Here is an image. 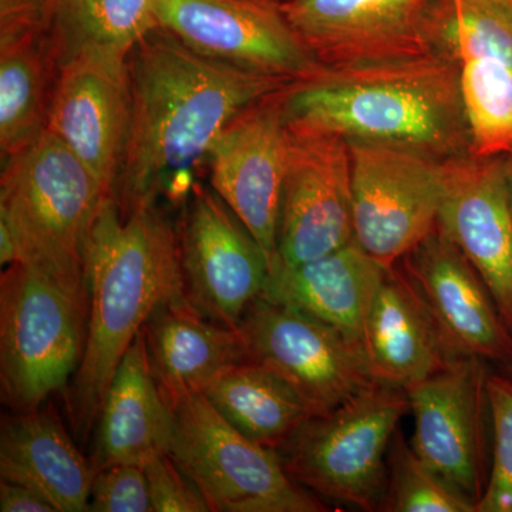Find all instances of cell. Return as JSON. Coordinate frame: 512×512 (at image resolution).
I'll list each match as a JSON object with an SVG mask.
<instances>
[{
  "instance_id": "obj_1",
  "label": "cell",
  "mask_w": 512,
  "mask_h": 512,
  "mask_svg": "<svg viewBox=\"0 0 512 512\" xmlns=\"http://www.w3.org/2000/svg\"><path fill=\"white\" fill-rule=\"evenodd\" d=\"M131 120L113 198L121 215L158 198L185 207L222 131L292 84L198 55L157 26L127 59Z\"/></svg>"
},
{
  "instance_id": "obj_2",
  "label": "cell",
  "mask_w": 512,
  "mask_h": 512,
  "mask_svg": "<svg viewBox=\"0 0 512 512\" xmlns=\"http://www.w3.org/2000/svg\"><path fill=\"white\" fill-rule=\"evenodd\" d=\"M461 66L440 53L323 66L285 87L289 127L413 148L453 160L471 156Z\"/></svg>"
},
{
  "instance_id": "obj_3",
  "label": "cell",
  "mask_w": 512,
  "mask_h": 512,
  "mask_svg": "<svg viewBox=\"0 0 512 512\" xmlns=\"http://www.w3.org/2000/svg\"><path fill=\"white\" fill-rule=\"evenodd\" d=\"M86 346L66 390L77 439H89L121 360L158 305L184 295L177 227L157 204L123 217L104 202L87 252Z\"/></svg>"
},
{
  "instance_id": "obj_4",
  "label": "cell",
  "mask_w": 512,
  "mask_h": 512,
  "mask_svg": "<svg viewBox=\"0 0 512 512\" xmlns=\"http://www.w3.org/2000/svg\"><path fill=\"white\" fill-rule=\"evenodd\" d=\"M111 195L59 138L46 131L3 161L0 221L18 261L89 298L87 252L101 207Z\"/></svg>"
},
{
  "instance_id": "obj_5",
  "label": "cell",
  "mask_w": 512,
  "mask_h": 512,
  "mask_svg": "<svg viewBox=\"0 0 512 512\" xmlns=\"http://www.w3.org/2000/svg\"><path fill=\"white\" fill-rule=\"evenodd\" d=\"M409 412L406 390L376 382L336 409L306 420L276 451L289 476L320 500L382 511L387 454Z\"/></svg>"
},
{
  "instance_id": "obj_6",
  "label": "cell",
  "mask_w": 512,
  "mask_h": 512,
  "mask_svg": "<svg viewBox=\"0 0 512 512\" xmlns=\"http://www.w3.org/2000/svg\"><path fill=\"white\" fill-rule=\"evenodd\" d=\"M89 299L15 262L0 281V386L15 413L69 386L86 346Z\"/></svg>"
},
{
  "instance_id": "obj_7",
  "label": "cell",
  "mask_w": 512,
  "mask_h": 512,
  "mask_svg": "<svg viewBox=\"0 0 512 512\" xmlns=\"http://www.w3.org/2000/svg\"><path fill=\"white\" fill-rule=\"evenodd\" d=\"M170 456L212 512H323L318 495L296 483L278 451L239 433L201 392L174 407Z\"/></svg>"
},
{
  "instance_id": "obj_8",
  "label": "cell",
  "mask_w": 512,
  "mask_h": 512,
  "mask_svg": "<svg viewBox=\"0 0 512 512\" xmlns=\"http://www.w3.org/2000/svg\"><path fill=\"white\" fill-rule=\"evenodd\" d=\"M348 143L356 242L393 268L436 229L456 158L394 144Z\"/></svg>"
},
{
  "instance_id": "obj_9",
  "label": "cell",
  "mask_w": 512,
  "mask_h": 512,
  "mask_svg": "<svg viewBox=\"0 0 512 512\" xmlns=\"http://www.w3.org/2000/svg\"><path fill=\"white\" fill-rule=\"evenodd\" d=\"M487 360L463 356L406 390L414 417L413 450L474 507L493 461Z\"/></svg>"
},
{
  "instance_id": "obj_10",
  "label": "cell",
  "mask_w": 512,
  "mask_h": 512,
  "mask_svg": "<svg viewBox=\"0 0 512 512\" xmlns=\"http://www.w3.org/2000/svg\"><path fill=\"white\" fill-rule=\"evenodd\" d=\"M247 362L271 370L311 406L336 409L376 383L362 350L328 323L261 295L238 326Z\"/></svg>"
},
{
  "instance_id": "obj_11",
  "label": "cell",
  "mask_w": 512,
  "mask_h": 512,
  "mask_svg": "<svg viewBox=\"0 0 512 512\" xmlns=\"http://www.w3.org/2000/svg\"><path fill=\"white\" fill-rule=\"evenodd\" d=\"M183 292L205 318L238 330L268 284L269 262L244 222L198 181L177 229Z\"/></svg>"
},
{
  "instance_id": "obj_12",
  "label": "cell",
  "mask_w": 512,
  "mask_h": 512,
  "mask_svg": "<svg viewBox=\"0 0 512 512\" xmlns=\"http://www.w3.org/2000/svg\"><path fill=\"white\" fill-rule=\"evenodd\" d=\"M158 26L198 55L286 82L323 64L271 0H154Z\"/></svg>"
},
{
  "instance_id": "obj_13",
  "label": "cell",
  "mask_w": 512,
  "mask_h": 512,
  "mask_svg": "<svg viewBox=\"0 0 512 512\" xmlns=\"http://www.w3.org/2000/svg\"><path fill=\"white\" fill-rule=\"evenodd\" d=\"M286 127L278 265L296 266L332 254L355 239L352 157L343 137Z\"/></svg>"
},
{
  "instance_id": "obj_14",
  "label": "cell",
  "mask_w": 512,
  "mask_h": 512,
  "mask_svg": "<svg viewBox=\"0 0 512 512\" xmlns=\"http://www.w3.org/2000/svg\"><path fill=\"white\" fill-rule=\"evenodd\" d=\"M282 90L235 117L207 163L211 187L254 235L271 272L279 262L278 222L288 156Z\"/></svg>"
},
{
  "instance_id": "obj_15",
  "label": "cell",
  "mask_w": 512,
  "mask_h": 512,
  "mask_svg": "<svg viewBox=\"0 0 512 512\" xmlns=\"http://www.w3.org/2000/svg\"><path fill=\"white\" fill-rule=\"evenodd\" d=\"M436 0H281L279 9L323 66L436 53L429 15Z\"/></svg>"
},
{
  "instance_id": "obj_16",
  "label": "cell",
  "mask_w": 512,
  "mask_h": 512,
  "mask_svg": "<svg viewBox=\"0 0 512 512\" xmlns=\"http://www.w3.org/2000/svg\"><path fill=\"white\" fill-rule=\"evenodd\" d=\"M128 57L89 55L57 72L47 131L69 148L113 197L131 120Z\"/></svg>"
},
{
  "instance_id": "obj_17",
  "label": "cell",
  "mask_w": 512,
  "mask_h": 512,
  "mask_svg": "<svg viewBox=\"0 0 512 512\" xmlns=\"http://www.w3.org/2000/svg\"><path fill=\"white\" fill-rule=\"evenodd\" d=\"M458 356L512 362V332L476 268L436 227L402 259Z\"/></svg>"
},
{
  "instance_id": "obj_18",
  "label": "cell",
  "mask_w": 512,
  "mask_h": 512,
  "mask_svg": "<svg viewBox=\"0 0 512 512\" xmlns=\"http://www.w3.org/2000/svg\"><path fill=\"white\" fill-rule=\"evenodd\" d=\"M437 228L476 268L512 332V214L503 157L454 160Z\"/></svg>"
},
{
  "instance_id": "obj_19",
  "label": "cell",
  "mask_w": 512,
  "mask_h": 512,
  "mask_svg": "<svg viewBox=\"0 0 512 512\" xmlns=\"http://www.w3.org/2000/svg\"><path fill=\"white\" fill-rule=\"evenodd\" d=\"M376 382L407 390L458 359L419 289L399 266L377 289L363 340Z\"/></svg>"
},
{
  "instance_id": "obj_20",
  "label": "cell",
  "mask_w": 512,
  "mask_h": 512,
  "mask_svg": "<svg viewBox=\"0 0 512 512\" xmlns=\"http://www.w3.org/2000/svg\"><path fill=\"white\" fill-rule=\"evenodd\" d=\"M96 427L90 458L94 474L117 464L143 467L171 453L174 410L151 373L143 330L111 380Z\"/></svg>"
},
{
  "instance_id": "obj_21",
  "label": "cell",
  "mask_w": 512,
  "mask_h": 512,
  "mask_svg": "<svg viewBox=\"0 0 512 512\" xmlns=\"http://www.w3.org/2000/svg\"><path fill=\"white\" fill-rule=\"evenodd\" d=\"M386 271L353 239L322 258L276 266L262 295L328 323L363 352L367 319Z\"/></svg>"
},
{
  "instance_id": "obj_22",
  "label": "cell",
  "mask_w": 512,
  "mask_h": 512,
  "mask_svg": "<svg viewBox=\"0 0 512 512\" xmlns=\"http://www.w3.org/2000/svg\"><path fill=\"white\" fill-rule=\"evenodd\" d=\"M143 333L151 373L173 410L229 366L247 362L238 330L205 318L184 295L158 305Z\"/></svg>"
},
{
  "instance_id": "obj_23",
  "label": "cell",
  "mask_w": 512,
  "mask_h": 512,
  "mask_svg": "<svg viewBox=\"0 0 512 512\" xmlns=\"http://www.w3.org/2000/svg\"><path fill=\"white\" fill-rule=\"evenodd\" d=\"M0 476L33 488L57 512H82L96 474L52 407H39L3 419Z\"/></svg>"
},
{
  "instance_id": "obj_24",
  "label": "cell",
  "mask_w": 512,
  "mask_h": 512,
  "mask_svg": "<svg viewBox=\"0 0 512 512\" xmlns=\"http://www.w3.org/2000/svg\"><path fill=\"white\" fill-rule=\"evenodd\" d=\"M201 393L239 433L274 450L315 416L295 389L252 362L229 366Z\"/></svg>"
},
{
  "instance_id": "obj_25",
  "label": "cell",
  "mask_w": 512,
  "mask_h": 512,
  "mask_svg": "<svg viewBox=\"0 0 512 512\" xmlns=\"http://www.w3.org/2000/svg\"><path fill=\"white\" fill-rule=\"evenodd\" d=\"M157 26L154 0H56L46 39L59 72L83 56L128 57Z\"/></svg>"
},
{
  "instance_id": "obj_26",
  "label": "cell",
  "mask_w": 512,
  "mask_h": 512,
  "mask_svg": "<svg viewBox=\"0 0 512 512\" xmlns=\"http://www.w3.org/2000/svg\"><path fill=\"white\" fill-rule=\"evenodd\" d=\"M56 77L46 36L0 46L2 161L22 153L46 133Z\"/></svg>"
},
{
  "instance_id": "obj_27",
  "label": "cell",
  "mask_w": 512,
  "mask_h": 512,
  "mask_svg": "<svg viewBox=\"0 0 512 512\" xmlns=\"http://www.w3.org/2000/svg\"><path fill=\"white\" fill-rule=\"evenodd\" d=\"M430 45L458 64L491 59L512 70V6L500 0H436L431 6Z\"/></svg>"
},
{
  "instance_id": "obj_28",
  "label": "cell",
  "mask_w": 512,
  "mask_h": 512,
  "mask_svg": "<svg viewBox=\"0 0 512 512\" xmlns=\"http://www.w3.org/2000/svg\"><path fill=\"white\" fill-rule=\"evenodd\" d=\"M460 90L471 156L512 153V70L497 60H468L461 64Z\"/></svg>"
},
{
  "instance_id": "obj_29",
  "label": "cell",
  "mask_w": 512,
  "mask_h": 512,
  "mask_svg": "<svg viewBox=\"0 0 512 512\" xmlns=\"http://www.w3.org/2000/svg\"><path fill=\"white\" fill-rule=\"evenodd\" d=\"M383 512H476V507L446 483L413 450L400 430L387 454Z\"/></svg>"
},
{
  "instance_id": "obj_30",
  "label": "cell",
  "mask_w": 512,
  "mask_h": 512,
  "mask_svg": "<svg viewBox=\"0 0 512 512\" xmlns=\"http://www.w3.org/2000/svg\"><path fill=\"white\" fill-rule=\"evenodd\" d=\"M493 420L490 481L476 512H512V380L491 373L488 380Z\"/></svg>"
},
{
  "instance_id": "obj_31",
  "label": "cell",
  "mask_w": 512,
  "mask_h": 512,
  "mask_svg": "<svg viewBox=\"0 0 512 512\" xmlns=\"http://www.w3.org/2000/svg\"><path fill=\"white\" fill-rule=\"evenodd\" d=\"M89 511H153L144 468L134 464H117L97 471L90 493Z\"/></svg>"
},
{
  "instance_id": "obj_32",
  "label": "cell",
  "mask_w": 512,
  "mask_h": 512,
  "mask_svg": "<svg viewBox=\"0 0 512 512\" xmlns=\"http://www.w3.org/2000/svg\"><path fill=\"white\" fill-rule=\"evenodd\" d=\"M151 505L156 512H207V501L197 485L175 463L170 454L144 464Z\"/></svg>"
},
{
  "instance_id": "obj_33",
  "label": "cell",
  "mask_w": 512,
  "mask_h": 512,
  "mask_svg": "<svg viewBox=\"0 0 512 512\" xmlns=\"http://www.w3.org/2000/svg\"><path fill=\"white\" fill-rule=\"evenodd\" d=\"M56 0H0V46L46 36Z\"/></svg>"
},
{
  "instance_id": "obj_34",
  "label": "cell",
  "mask_w": 512,
  "mask_h": 512,
  "mask_svg": "<svg viewBox=\"0 0 512 512\" xmlns=\"http://www.w3.org/2000/svg\"><path fill=\"white\" fill-rule=\"evenodd\" d=\"M0 511L57 512L56 508L33 488L6 480L0 483Z\"/></svg>"
},
{
  "instance_id": "obj_35",
  "label": "cell",
  "mask_w": 512,
  "mask_h": 512,
  "mask_svg": "<svg viewBox=\"0 0 512 512\" xmlns=\"http://www.w3.org/2000/svg\"><path fill=\"white\" fill-rule=\"evenodd\" d=\"M505 187H507L508 202L512 214V153L503 156Z\"/></svg>"
},
{
  "instance_id": "obj_36",
  "label": "cell",
  "mask_w": 512,
  "mask_h": 512,
  "mask_svg": "<svg viewBox=\"0 0 512 512\" xmlns=\"http://www.w3.org/2000/svg\"><path fill=\"white\" fill-rule=\"evenodd\" d=\"M501 375L512 380V362L507 363V365H503V369H501Z\"/></svg>"
},
{
  "instance_id": "obj_37",
  "label": "cell",
  "mask_w": 512,
  "mask_h": 512,
  "mask_svg": "<svg viewBox=\"0 0 512 512\" xmlns=\"http://www.w3.org/2000/svg\"><path fill=\"white\" fill-rule=\"evenodd\" d=\"M500 2L507 3V5L512 6V0H500Z\"/></svg>"
},
{
  "instance_id": "obj_38",
  "label": "cell",
  "mask_w": 512,
  "mask_h": 512,
  "mask_svg": "<svg viewBox=\"0 0 512 512\" xmlns=\"http://www.w3.org/2000/svg\"><path fill=\"white\" fill-rule=\"evenodd\" d=\"M271 2H276V3H278V2H281V0H271Z\"/></svg>"
}]
</instances>
